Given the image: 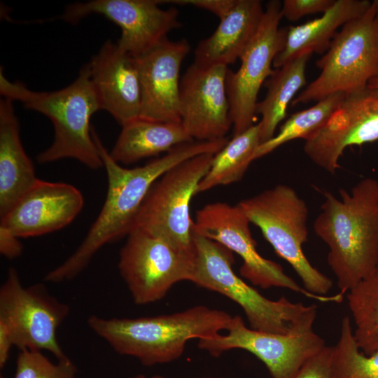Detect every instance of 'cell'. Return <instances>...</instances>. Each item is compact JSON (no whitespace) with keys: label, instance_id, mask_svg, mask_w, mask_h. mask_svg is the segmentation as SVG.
<instances>
[{"label":"cell","instance_id":"36","mask_svg":"<svg viewBox=\"0 0 378 378\" xmlns=\"http://www.w3.org/2000/svg\"><path fill=\"white\" fill-rule=\"evenodd\" d=\"M133 378H146V377L144 374H137L134 376ZM150 378H167L162 375H154L151 377Z\"/></svg>","mask_w":378,"mask_h":378},{"label":"cell","instance_id":"4","mask_svg":"<svg viewBox=\"0 0 378 378\" xmlns=\"http://www.w3.org/2000/svg\"><path fill=\"white\" fill-rule=\"evenodd\" d=\"M0 93L5 98L21 102L27 109L43 114L52 122L53 141L37 155L38 162L71 158L93 169L103 166L90 127L92 115L101 108L88 64L79 71L71 84L51 92L34 91L20 81L12 82L1 69Z\"/></svg>","mask_w":378,"mask_h":378},{"label":"cell","instance_id":"13","mask_svg":"<svg viewBox=\"0 0 378 378\" xmlns=\"http://www.w3.org/2000/svg\"><path fill=\"white\" fill-rule=\"evenodd\" d=\"M281 8L279 1L267 3L258 31L239 58V69H228L225 83L233 136L253 125L259 90L273 74V61L284 46L287 27L279 28Z\"/></svg>","mask_w":378,"mask_h":378},{"label":"cell","instance_id":"24","mask_svg":"<svg viewBox=\"0 0 378 378\" xmlns=\"http://www.w3.org/2000/svg\"><path fill=\"white\" fill-rule=\"evenodd\" d=\"M312 55H304L274 70L267 80V94L257 103L255 114L261 115V144L274 136L279 122L286 115L288 104L296 93L307 84L305 69Z\"/></svg>","mask_w":378,"mask_h":378},{"label":"cell","instance_id":"31","mask_svg":"<svg viewBox=\"0 0 378 378\" xmlns=\"http://www.w3.org/2000/svg\"><path fill=\"white\" fill-rule=\"evenodd\" d=\"M335 0H284L281 4L282 17L295 22L302 17L325 13L335 3Z\"/></svg>","mask_w":378,"mask_h":378},{"label":"cell","instance_id":"15","mask_svg":"<svg viewBox=\"0 0 378 378\" xmlns=\"http://www.w3.org/2000/svg\"><path fill=\"white\" fill-rule=\"evenodd\" d=\"M378 140V89L346 94L328 121L304 140V151L330 174L340 168L344 150Z\"/></svg>","mask_w":378,"mask_h":378},{"label":"cell","instance_id":"38","mask_svg":"<svg viewBox=\"0 0 378 378\" xmlns=\"http://www.w3.org/2000/svg\"><path fill=\"white\" fill-rule=\"evenodd\" d=\"M0 378H5L2 374H1Z\"/></svg>","mask_w":378,"mask_h":378},{"label":"cell","instance_id":"17","mask_svg":"<svg viewBox=\"0 0 378 378\" xmlns=\"http://www.w3.org/2000/svg\"><path fill=\"white\" fill-rule=\"evenodd\" d=\"M190 51L186 39L171 41L167 38L144 55L134 57L141 88L140 118L181 123L180 69Z\"/></svg>","mask_w":378,"mask_h":378},{"label":"cell","instance_id":"19","mask_svg":"<svg viewBox=\"0 0 378 378\" xmlns=\"http://www.w3.org/2000/svg\"><path fill=\"white\" fill-rule=\"evenodd\" d=\"M88 64L101 110L121 126L139 118L141 88L134 58L108 41Z\"/></svg>","mask_w":378,"mask_h":378},{"label":"cell","instance_id":"1","mask_svg":"<svg viewBox=\"0 0 378 378\" xmlns=\"http://www.w3.org/2000/svg\"><path fill=\"white\" fill-rule=\"evenodd\" d=\"M92 136L107 174L106 197L79 246L65 261L46 275L45 281L48 282L61 283L76 278L102 247L127 236L151 187L167 171L192 157L216 153L223 145L221 140H194L176 146L143 166L126 168L111 158L94 131Z\"/></svg>","mask_w":378,"mask_h":378},{"label":"cell","instance_id":"22","mask_svg":"<svg viewBox=\"0 0 378 378\" xmlns=\"http://www.w3.org/2000/svg\"><path fill=\"white\" fill-rule=\"evenodd\" d=\"M371 4L368 0H335L321 17L287 27L284 46L275 57L273 66L279 69L301 55L326 52L337 30L363 15Z\"/></svg>","mask_w":378,"mask_h":378},{"label":"cell","instance_id":"12","mask_svg":"<svg viewBox=\"0 0 378 378\" xmlns=\"http://www.w3.org/2000/svg\"><path fill=\"white\" fill-rule=\"evenodd\" d=\"M315 320L295 326L286 334L253 330L239 315L232 316L226 335L198 340L197 346L214 357L231 349L253 354L272 378H292L300 368L326 345L313 330Z\"/></svg>","mask_w":378,"mask_h":378},{"label":"cell","instance_id":"10","mask_svg":"<svg viewBox=\"0 0 378 378\" xmlns=\"http://www.w3.org/2000/svg\"><path fill=\"white\" fill-rule=\"evenodd\" d=\"M250 223L238 204L231 205L216 202L197 211L193 232L239 255L243 261L239 273L253 285L262 288H287L322 302L340 301L338 295L321 296L309 293L287 275L281 265L260 255L250 230Z\"/></svg>","mask_w":378,"mask_h":378},{"label":"cell","instance_id":"29","mask_svg":"<svg viewBox=\"0 0 378 378\" xmlns=\"http://www.w3.org/2000/svg\"><path fill=\"white\" fill-rule=\"evenodd\" d=\"M77 369L68 357L52 362L40 351L20 350L13 378H76Z\"/></svg>","mask_w":378,"mask_h":378},{"label":"cell","instance_id":"26","mask_svg":"<svg viewBox=\"0 0 378 378\" xmlns=\"http://www.w3.org/2000/svg\"><path fill=\"white\" fill-rule=\"evenodd\" d=\"M346 296L358 348L368 355L378 352V267Z\"/></svg>","mask_w":378,"mask_h":378},{"label":"cell","instance_id":"28","mask_svg":"<svg viewBox=\"0 0 378 378\" xmlns=\"http://www.w3.org/2000/svg\"><path fill=\"white\" fill-rule=\"evenodd\" d=\"M332 370L334 378H378V352L368 355L360 350L348 316L342 319L333 346Z\"/></svg>","mask_w":378,"mask_h":378},{"label":"cell","instance_id":"6","mask_svg":"<svg viewBox=\"0 0 378 378\" xmlns=\"http://www.w3.org/2000/svg\"><path fill=\"white\" fill-rule=\"evenodd\" d=\"M238 204L276 254L293 267L304 288L314 295L326 296L332 281L314 267L304 253L302 246L309 235V209L298 192L288 185L279 184Z\"/></svg>","mask_w":378,"mask_h":378},{"label":"cell","instance_id":"8","mask_svg":"<svg viewBox=\"0 0 378 378\" xmlns=\"http://www.w3.org/2000/svg\"><path fill=\"white\" fill-rule=\"evenodd\" d=\"M214 154L192 157L167 171L149 190L133 228L162 237L183 251L194 252L190 202L209 171Z\"/></svg>","mask_w":378,"mask_h":378},{"label":"cell","instance_id":"7","mask_svg":"<svg viewBox=\"0 0 378 378\" xmlns=\"http://www.w3.org/2000/svg\"><path fill=\"white\" fill-rule=\"evenodd\" d=\"M316 64L319 75L293 99V105L360 91L378 77V0L342 27Z\"/></svg>","mask_w":378,"mask_h":378},{"label":"cell","instance_id":"30","mask_svg":"<svg viewBox=\"0 0 378 378\" xmlns=\"http://www.w3.org/2000/svg\"><path fill=\"white\" fill-rule=\"evenodd\" d=\"M333 346H326L310 358L292 378H334Z\"/></svg>","mask_w":378,"mask_h":378},{"label":"cell","instance_id":"23","mask_svg":"<svg viewBox=\"0 0 378 378\" xmlns=\"http://www.w3.org/2000/svg\"><path fill=\"white\" fill-rule=\"evenodd\" d=\"M194 141L181 123L137 118L122 125L109 153L118 163L130 164L168 153L176 146Z\"/></svg>","mask_w":378,"mask_h":378},{"label":"cell","instance_id":"11","mask_svg":"<svg viewBox=\"0 0 378 378\" xmlns=\"http://www.w3.org/2000/svg\"><path fill=\"white\" fill-rule=\"evenodd\" d=\"M127 237L118 267L135 304L158 302L176 283L190 280L195 251L180 249L139 228Z\"/></svg>","mask_w":378,"mask_h":378},{"label":"cell","instance_id":"27","mask_svg":"<svg viewBox=\"0 0 378 378\" xmlns=\"http://www.w3.org/2000/svg\"><path fill=\"white\" fill-rule=\"evenodd\" d=\"M345 93L332 94L304 110L298 111L286 120L279 132L259 145L253 155V160L262 158L290 141L304 140L321 129L330 118L342 102Z\"/></svg>","mask_w":378,"mask_h":378},{"label":"cell","instance_id":"21","mask_svg":"<svg viewBox=\"0 0 378 378\" xmlns=\"http://www.w3.org/2000/svg\"><path fill=\"white\" fill-rule=\"evenodd\" d=\"M38 178L22 146L13 101L0 100V218Z\"/></svg>","mask_w":378,"mask_h":378},{"label":"cell","instance_id":"14","mask_svg":"<svg viewBox=\"0 0 378 378\" xmlns=\"http://www.w3.org/2000/svg\"><path fill=\"white\" fill-rule=\"evenodd\" d=\"M161 1L92 0L69 5L62 15L76 24L92 15H102L121 29L118 46L133 57H139L167 38L182 26L175 8L162 9Z\"/></svg>","mask_w":378,"mask_h":378},{"label":"cell","instance_id":"37","mask_svg":"<svg viewBox=\"0 0 378 378\" xmlns=\"http://www.w3.org/2000/svg\"><path fill=\"white\" fill-rule=\"evenodd\" d=\"M195 378H223L221 377H195Z\"/></svg>","mask_w":378,"mask_h":378},{"label":"cell","instance_id":"5","mask_svg":"<svg viewBox=\"0 0 378 378\" xmlns=\"http://www.w3.org/2000/svg\"><path fill=\"white\" fill-rule=\"evenodd\" d=\"M195 256L190 281L216 291L236 302L244 311L250 328L286 334L295 326L316 319V306L293 302L284 297L272 300L239 277L232 269V252L194 232Z\"/></svg>","mask_w":378,"mask_h":378},{"label":"cell","instance_id":"20","mask_svg":"<svg viewBox=\"0 0 378 378\" xmlns=\"http://www.w3.org/2000/svg\"><path fill=\"white\" fill-rule=\"evenodd\" d=\"M264 11L259 0H237L214 33L198 43L193 63L203 67L234 63L257 33Z\"/></svg>","mask_w":378,"mask_h":378},{"label":"cell","instance_id":"35","mask_svg":"<svg viewBox=\"0 0 378 378\" xmlns=\"http://www.w3.org/2000/svg\"><path fill=\"white\" fill-rule=\"evenodd\" d=\"M368 88L378 89V77L370 80L368 84Z\"/></svg>","mask_w":378,"mask_h":378},{"label":"cell","instance_id":"34","mask_svg":"<svg viewBox=\"0 0 378 378\" xmlns=\"http://www.w3.org/2000/svg\"><path fill=\"white\" fill-rule=\"evenodd\" d=\"M14 346L12 336L7 327L0 322V368L3 369L10 357L11 348Z\"/></svg>","mask_w":378,"mask_h":378},{"label":"cell","instance_id":"9","mask_svg":"<svg viewBox=\"0 0 378 378\" xmlns=\"http://www.w3.org/2000/svg\"><path fill=\"white\" fill-rule=\"evenodd\" d=\"M69 311V305L52 296L43 284L25 287L17 270L8 269L0 288V322L20 350L47 351L57 360L66 358L57 330Z\"/></svg>","mask_w":378,"mask_h":378},{"label":"cell","instance_id":"3","mask_svg":"<svg viewBox=\"0 0 378 378\" xmlns=\"http://www.w3.org/2000/svg\"><path fill=\"white\" fill-rule=\"evenodd\" d=\"M232 318L225 311L197 305L155 316L106 318L93 314L87 323L117 354L153 366L179 358L191 339L211 338L227 330Z\"/></svg>","mask_w":378,"mask_h":378},{"label":"cell","instance_id":"32","mask_svg":"<svg viewBox=\"0 0 378 378\" xmlns=\"http://www.w3.org/2000/svg\"><path fill=\"white\" fill-rule=\"evenodd\" d=\"M237 0H175L167 1L171 4L191 5L206 10L216 15L220 20L232 9Z\"/></svg>","mask_w":378,"mask_h":378},{"label":"cell","instance_id":"25","mask_svg":"<svg viewBox=\"0 0 378 378\" xmlns=\"http://www.w3.org/2000/svg\"><path fill=\"white\" fill-rule=\"evenodd\" d=\"M260 144L259 122L233 136L214 154L209 171L198 185L197 194L241 180L253 161L254 153Z\"/></svg>","mask_w":378,"mask_h":378},{"label":"cell","instance_id":"16","mask_svg":"<svg viewBox=\"0 0 378 378\" xmlns=\"http://www.w3.org/2000/svg\"><path fill=\"white\" fill-rule=\"evenodd\" d=\"M227 66L192 63L180 80L181 125L195 141L226 137L232 126L226 90Z\"/></svg>","mask_w":378,"mask_h":378},{"label":"cell","instance_id":"18","mask_svg":"<svg viewBox=\"0 0 378 378\" xmlns=\"http://www.w3.org/2000/svg\"><path fill=\"white\" fill-rule=\"evenodd\" d=\"M83 203V195L74 186L38 178L1 218L0 227L19 238L48 234L71 223Z\"/></svg>","mask_w":378,"mask_h":378},{"label":"cell","instance_id":"33","mask_svg":"<svg viewBox=\"0 0 378 378\" xmlns=\"http://www.w3.org/2000/svg\"><path fill=\"white\" fill-rule=\"evenodd\" d=\"M22 246L19 237L8 229L0 227V252L6 258L13 259L19 257Z\"/></svg>","mask_w":378,"mask_h":378},{"label":"cell","instance_id":"2","mask_svg":"<svg viewBox=\"0 0 378 378\" xmlns=\"http://www.w3.org/2000/svg\"><path fill=\"white\" fill-rule=\"evenodd\" d=\"M314 223L327 245L328 264L344 294L378 267V181L366 177L339 197L323 192Z\"/></svg>","mask_w":378,"mask_h":378}]
</instances>
